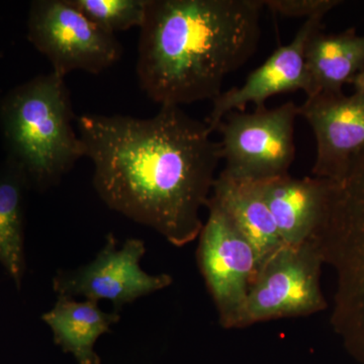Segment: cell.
Wrapping results in <instances>:
<instances>
[{
	"mask_svg": "<svg viewBox=\"0 0 364 364\" xmlns=\"http://www.w3.org/2000/svg\"><path fill=\"white\" fill-rule=\"evenodd\" d=\"M93 186L107 208L147 226L176 247L198 239L212 196L221 146L205 122L179 107L154 117H76Z\"/></svg>",
	"mask_w": 364,
	"mask_h": 364,
	"instance_id": "obj_1",
	"label": "cell"
},
{
	"mask_svg": "<svg viewBox=\"0 0 364 364\" xmlns=\"http://www.w3.org/2000/svg\"><path fill=\"white\" fill-rule=\"evenodd\" d=\"M262 0H148L136 72L161 107L212 100L259 45Z\"/></svg>",
	"mask_w": 364,
	"mask_h": 364,
	"instance_id": "obj_2",
	"label": "cell"
},
{
	"mask_svg": "<svg viewBox=\"0 0 364 364\" xmlns=\"http://www.w3.org/2000/svg\"><path fill=\"white\" fill-rule=\"evenodd\" d=\"M74 119L65 77L53 71L16 86L0 100L6 161L23 172L30 189L54 188L85 157Z\"/></svg>",
	"mask_w": 364,
	"mask_h": 364,
	"instance_id": "obj_3",
	"label": "cell"
},
{
	"mask_svg": "<svg viewBox=\"0 0 364 364\" xmlns=\"http://www.w3.org/2000/svg\"><path fill=\"white\" fill-rule=\"evenodd\" d=\"M311 240L336 277L333 331L349 355L364 364V149L338 179L328 181L324 210Z\"/></svg>",
	"mask_w": 364,
	"mask_h": 364,
	"instance_id": "obj_4",
	"label": "cell"
},
{
	"mask_svg": "<svg viewBox=\"0 0 364 364\" xmlns=\"http://www.w3.org/2000/svg\"><path fill=\"white\" fill-rule=\"evenodd\" d=\"M298 105L235 111L223 117L215 131L222 136V172L233 178L263 181L289 174L296 157L294 123Z\"/></svg>",
	"mask_w": 364,
	"mask_h": 364,
	"instance_id": "obj_5",
	"label": "cell"
},
{
	"mask_svg": "<svg viewBox=\"0 0 364 364\" xmlns=\"http://www.w3.org/2000/svg\"><path fill=\"white\" fill-rule=\"evenodd\" d=\"M322 256L312 240L284 245L258 270L238 329L284 318L306 317L328 306L321 289Z\"/></svg>",
	"mask_w": 364,
	"mask_h": 364,
	"instance_id": "obj_6",
	"label": "cell"
},
{
	"mask_svg": "<svg viewBox=\"0 0 364 364\" xmlns=\"http://www.w3.org/2000/svg\"><path fill=\"white\" fill-rule=\"evenodd\" d=\"M28 39L49 60L53 72L98 74L114 65L123 47L114 35L88 18L72 0H36L31 4Z\"/></svg>",
	"mask_w": 364,
	"mask_h": 364,
	"instance_id": "obj_7",
	"label": "cell"
},
{
	"mask_svg": "<svg viewBox=\"0 0 364 364\" xmlns=\"http://www.w3.org/2000/svg\"><path fill=\"white\" fill-rule=\"evenodd\" d=\"M207 222L198 235L196 259L224 329H238L244 304L258 272L251 244L221 208L208 200Z\"/></svg>",
	"mask_w": 364,
	"mask_h": 364,
	"instance_id": "obj_8",
	"label": "cell"
},
{
	"mask_svg": "<svg viewBox=\"0 0 364 364\" xmlns=\"http://www.w3.org/2000/svg\"><path fill=\"white\" fill-rule=\"evenodd\" d=\"M146 253L141 239H127L117 247L116 237L107 235L105 245L95 258L74 269H60L53 277V291L57 296H82L92 301H112L114 311L136 299L171 286L173 279L166 273L149 274L141 268Z\"/></svg>",
	"mask_w": 364,
	"mask_h": 364,
	"instance_id": "obj_9",
	"label": "cell"
},
{
	"mask_svg": "<svg viewBox=\"0 0 364 364\" xmlns=\"http://www.w3.org/2000/svg\"><path fill=\"white\" fill-rule=\"evenodd\" d=\"M316 139L314 176L336 181L364 149V93L318 92L299 105Z\"/></svg>",
	"mask_w": 364,
	"mask_h": 364,
	"instance_id": "obj_10",
	"label": "cell"
},
{
	"mask_svg": "<svg viewBox=\"0 0 364 364\" xmlns=\"http://www.w3.org/2000/svg\"><path fill=\"white\" fill-rule=\"evenodd\" d=\"M322 16L309 18L299 28L294 40L279 46L262 65L249 74L245 82L222 92L213 102L212 112L205 123L215 131L223 117L229 112H244L248 105L255 109L265 107L268 98L282 93L303 90L312 95V82L306 65V47L314 33L322 30Z\"/></svg>",
	"mask_w": 364,
	"mask_h": 364,
	"instance_id": "obj_11",
	"label": "cell"
},
{
	"mask_svg": "<svg viewBox=\"0 0 364 364\" xmlns=\"http://www.w3.org/2000/svg\"><path fill=\"white\" fill-rule=\"evenodd\" d=\"M257 182L284 245L310 241L324 210L327 179H298L289 173Z\"/></svg>",
	"mask_w": 364,
	"mask_h": 364,
	"instance_id": "obj_12",
	"label": "cell"
},
{
	"mask_svg": "<svg viewBox=\"0 0 364 364\" xmlns=\"http://www.w3.org/2000/svg\"><path fill=\"white\" fill-rule=\"evenodd\" d=\"M210 200L251 244L257 258L258 270L284 247L257 181L233 178L221 171L215 178Z\"/></svg>",
	"mask_w": 364,
	"mask_h": 364,
	"instance_id": "obj_13",
	"label": "cell"
},
{
	"mask_svg": "<svg viewBox=\"0 0 364 364\" xmlns=\"http://www.w3.org/2000/svg\"><path fill=\"white\" fill-rule=\"evenodd\" d=\"M42 320L51 329L55 344L71 354L78 364H102L95 350V343L100 336L112 331L121 316L117 311L105 312L97 301L57 296L51 310L43 314Z\"/></svg>",
	"mask_w": 364,
	"mask_h": 364,
	"instance_id": "obj_14",
	"label": "cell"
},
{
	"mask_svg": "<svg viewBox=\"0 0 364 364\" xmlns=\"http://www.w3.org/2000/svg\"><path fill=\"white\" fill-rule=\"evenodd\" d=\"M306 65L312 82L311 97L342 91L364 69V35L353 28L331 35L318 31L306 44Z\"/></svg>",
	"mask_w": 364,
	"mask_h": 364,
	"instance_id": "obj_15",
	"label": "cell"
},
{
	"mask_svg": "<svg viewBox=\"0 0 364 364\" xmlns=\"http://www.w3.org/2000/svg\"><path fill=\"white\" fill-rule=\"evenodd\" d=\"M30 191L25 176L6 161L0 167V264L18 291L26 274L25 203Z\"/></svg>",
	"mask_w": 364,
	"mask_h": 364,
	"instance_id": "obj_16",
	"label": "cell"
},
{
	"mask_svg": "<svg viewBox=\"0 0 364 364\" xmlns=\"http://www.w3.org/2000/svg\"><path fill=\"white\" fill-rule=\"evenodd\" d=\"M93 23L114 33L143 25L148 0H72Z\"/></svg>",
	"mask_w": 364,
	"mask_h": 364,
	"instance_id": "obj_17",
	"label": "cell"
},
{
	"mask_svg": "<svg viewBox=\"0 0 364 364\" xmlns=\"http://www.w3.org/2000/svg\"><path fill=\"white\" fill-rule=\"evenodd\" d=\"M263 6L286 18H324L339 0H262Z\"/></svg>",
	"mask_w": 364,
	"mask_h": 364,
	"instance_id": "obj_18",
	"label": "cell"
},
{
	"mask_svg": "<svg viewBox=\"0 0 364 364\" xmlns=\"http://www.w3.org/2000/svg\"><path fill=\"white\" fill-rule=\"evenodd\" d=\"M350 85H353L355 92L364 93V69L352 79Z\"/></svg>",
	"mask_w": 364,
	"mask_h": 364,
	"instance_id": "obj_19",
	"label": "cell"
}]
</instances>
